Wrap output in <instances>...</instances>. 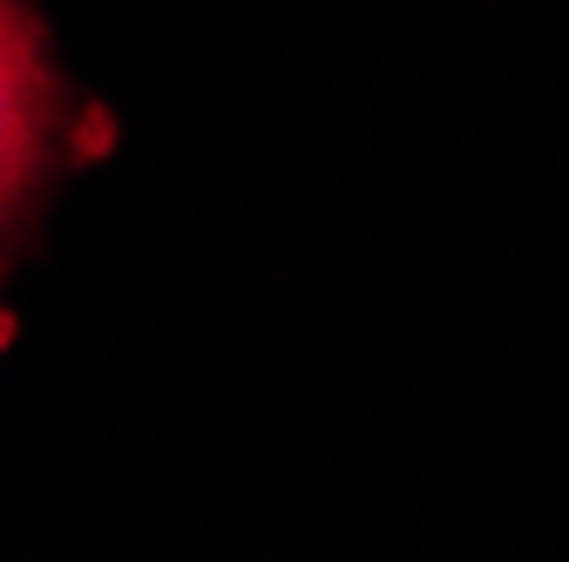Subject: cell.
Listing matches in <instances>:
<instances>
[{
    "label": "cell",
    "instance_id": "6da1fadb",
    "mask_svg": "<svg viewBox=\"0 0 569 562\" xmlns=\"http://www.w3.org/2000/svg\"><path fill=\"white\" fill-rule=\"evenodd\" d=\"M54 129V76L34 48V28L14 0H0V231L14 224V210L41 170Z\"/></svg>",
    "mask_w": 569,
    "mask_h": 562
}]
</instances>
